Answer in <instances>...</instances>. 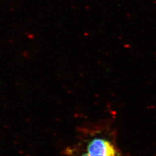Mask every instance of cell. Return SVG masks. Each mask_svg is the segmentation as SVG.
Segmentation results:
<instances>
[{
  "instance_id": "cell-1",
  "label": "cell",
  "mask_w": 156,
  "mask_h": 156,
  "mask_svg": "<svg viewBox=\"0 0 156 156\" xmlns=\"http://www.w3.org/2000/svg\"><path fill=\"white\" fill-rule=\"evenodd\" d=\"M86 153L89 156H121L116 145L102 136H95L87 142Z\"/></svg>"
},
{
  "instance_id": "cell-2",
  "label": "cell",
  "mask_w": 156,
  "mask_h": 156,
  "mask_svg": "<svg viewBox=\"0 0 156 156\" xmlns=\"http://www.w3.org/2000/svg\"><path fill=\"white\" fill-rule=\"evenodd\" d=\"M80 156H89V154H87V153H83V154H82V155Z\"/></svg>"
}]
</instances>
